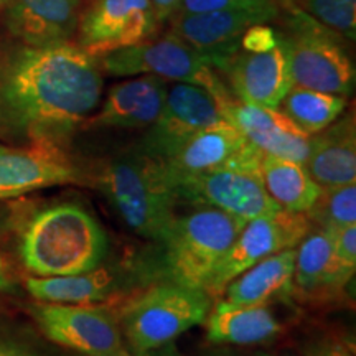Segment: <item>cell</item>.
<instances>
[{"label":"cell","instance_id":"cell-25","mask_svg":"<svg viewBox=\"0 0 356 356\" xmlns=\"http://www.w3.org/2000/svg\"><path fill=\"white\" fill-rule=\"evenodd\" d=\"M259 178L269 198L280 210L307 213L320 195V186L312 180L304 163L264 154Z\"/></svg>","mask_w":356,"mask_h":356},{"label":"cell","instance_id":"cell-12","mask_svg":"<svg viewBox=\"0 0 356 356\" xmlns=\"http://www.w3.org/2000/svg\"><path fill=\"white\" fill-rule=\"evenodd\" d=\"M279 13L277 3L254 10L175 12L167 22L170 33L197 50L213 68L225 71L231 58L241 50V37L249 26L269 24Z\"/></svg>","mask_w":356,"mask_h":356},{"label":"cell","instance_id":"cell-21","mask_svg":"<svg viewBox=\"0 0 356 356\" xmlns=\"http://www.w3.org/2000/svg\"><path fill=\"white\" fill-rule=\"evenodd\" d=\"M333 231H310L296 248L293 297L322 300L343 291L350 279L338 269L332 257Z\"/></svg>","mask_w":356,"mask_h":356},{"label":"cell","instance_id":"cell-37","mask_svg":"<svg viewBox=\"0 0 356 356\" xmlns=\"http://www.w3.org/2000/svg\"><path fill=\"white\" fill-rule=\"evenodd\" d=\"M7 2L8 0H0V12L3 10V8H6V6H7Z\"/></svg>","mask_w":356,"mask_h":356},{"label":"cell","instance_id":"cell-10","mask_svg":"<svg viewBox=\"0 0 356 356\" xmlns=\"http://www.w3.org/2000/svg\"><path fill=\"white\" fill-rule=\"evenodd\" d=\"M30 315L48 340L73 353L132 356L118 320L91 305L37 302Z\"/></svg>","mask_w":356,"mask_h":356},{"label":"cell","instance_id":"cell-24","mask_svg":"<svg viewBox=\"0 0 356 356\" xmlns=\"http://www.w3.org/2000/svg\"><path fill=\"white\" fill-rule=\"evenodd\" d=\"M113 270L96 267L81 274L53 275V277H29L26 291L37 302L68 305H91L104 302L118 287Z\"/></svg>","mask_w":356,"mask_h":356},{"label":"cell","instance_id":"cell-29","mask_svg":"<svg viewBox=\"0 0 356 356\" xmlns=\"http://www.w3.org/2000/svg\"><path fill=\"white\" fill-rule=\"evenodd\" d=\"M333 262L346 277H353L356 270V225L333 231Z\"/></svg>","mask_w":356,"mask_h":356},{"label":"cell","instance_id":"cell-22","mask_svg":"<svg viewBox=\"0 0 356 356\" xmlns=\"http://www.w3.org/2000/svg\"><path fill=\"white\" fill-rule=\"evenodd\" d=\"M249 140L226 119L195 134L165 165L172 177H190L221 168L233 160Z\"/></svg>","mask_w":356,"mask_h":356},{"label":"cell","instance_id":"cell-26","mask_svg":"<svg viewBox=\"0 0 356 356\" xmlns=\"http://www.w3.org/2000/svg\"><path fill=\"white\" fill-rule=\"evenodd\" d=\"M346 106H348V99L345 96L315 91V89L293 84L279 108L297 127L309 136H315L332 126L340 115H343Z\"/></svg>","mask_w":356,"mask_h":356},{"label":"cell","instance_id":"cell-16","mask_svg":"<svg viewBox=\"0 0 356 356\" xmlns=\"http://www.w3.org/2000/svg\"><path fill=\"white\" fill-rule=\"evenodd\" d=\"M221 114L261 152L300 163L309 157L312 136L297 127L279 108L249 104L233 97Z\"/></svg>","mask_w":356,"mask_h":356},{"label":"cell","instance_id":"cell-3","mask_svg":"<svg viewBox=\"0 0 356 356\" xmlns=\"http://www.w3.org/2000/svg\"><path fill=\"white\" fill-rule=\"evenodd\" d=\"M95 185L129 228L149 241L159 243L177 218L178 198L165 162L140 149L106 162Z\"/></svg>","mask_w":356,"mask_h":356},{"label":"cell","instance_id":"cell-8","mask_svg":"<svg viewBox=\"0 0 356 356\" xmlns=\"http://www.w3.org/2000/svg\"><path fill=\"white\" fill-rule=\"evenodd\" d=\"M97 65L111 76L152 74L163 81L195 84L215 97L220 111L234 97L215 73V68L197 50L170 32L159 40H147L106 53L99 56Z\"/></svg>","mask_w":356,"mask_h":356},{"label":"cell","instance_id":"cell-33","mask_svg":"<svg viewBox=\"0 0 356 356\" xmlns=\"http://www.w3.org/2000/svg\"><path fill=\"white\" fill-rule=\"evenodd\" d=\"M0 356H40L32 346L12 338H0Z\"/></svg>","mask_w":356,"mask_h":356},{"label":"cell","instance_id":"cell-35","mask_svg":"<svg viewBox=\"0 0 356 356\" xmlns=\"http://www.w3.org/2000/svg\"><path fill=\"white\" fill-rule=\"evenodd\" d=\"M12 289V277L8 274V267L3 261V257L0 256V293L8 292Z\"/></svg>","mask_w":356,"mask_h":356},{"label":"cell","instance_id":"cell-18","mask_svg":"<svg viewBox=\"0 0 356 356\" xmlns=\"http://www.w3.org/2000/svg\"><path fill=\"white\" fill-rule=\"evenodd\" d=\"M81 0H8L6 25L29 47L68 43L76 35Z\"/></svg>","mask_w":356,"mask_h":356},{"label":"cell","instance_id":"cell-30","mask_svg":"<svg viewBox=\"0 0 356 356\" xmlns=\"http://www.w3.org/2000/svg\"><path fill=\"white\" fill-rule=\"evenodd\" d=\"M277 0H181L177 12L198 13L215 10H254L277 6Z\"/></svg>","mask_w":356,"mask_h":356},{"label":"cell","instance_id":"cell-7","mask_svg":"<svg viewBox=\"0 0 356 356\" xmlns=\"http://www.w3.org/2000/svg\"><path fill=\"white\" fill-rule=\"evenodd\" d=\"M284 6L287 8V33H280L289 47L293 84L345 97L353 95L355 66L340 35L289 0H284Z\"/></svg>","mask_w":356,"mask_h":356},{"label":"cell","instance_id":"cell-6","mask_svg":"<svg viewBox=\"0 0 356 356\" xmlns=\"http://www.w3.org/2000/svg\"><path fill=\"white\" fill-rule=\"evenodd\" d=\"M262 155L259 149L248 144L228 165L190 177L170 175L178 203L215 208L243 221L280 210L259 178Z\"/></svg>","mask_w":356,"mask_h":356},{"label":"cell","instance_id":"cell-20","mask_svg":"<svg viewBox=\"0 0 356 356\" xmlns=\"http://www.w3.org/2000/svg\"><path fill=\"white\" fill-rule=\"evenodd\" d=\"M296 248L284 249L256 262L234 277L222 291V302L229 305H270L293 297Z\"/></svg>","mask_w":356,"mask_h":356},{"label":"cell","instance_id":"cell-11","mask_svg":"<svg viewBox=\"0 0 356 356\" xmlns=\"http://www.w3.org/2000/svg\"><path fill=\"white\" fill-rule=\"evenodd\" d=\"M160 24L150 0H91L79 13L76 44L99 58L147 42Z\"/></svg>","mask_w":356,"mask_h":356},{"label":"cell","instance_id":"cell-1","mask_svg":"<svg viewBox=\"0 0 356 356\" xmlns=\"http://www.w3.org/2000/svg\"><path fill=\"white\" fill-rule=\"evenodd\" d=\"M97 58L78 44H22L0 61V139L58 149L102 97Z\"/></svg>","mask_w":356,"mask_h":356},{"label":"cell","instance_id":"cell-17","mask_svg":"<svg viewBox=\"0 0 356 356\" xmlns=\"http://www.w3.org/2000/svg\"><path fill=\"white\" fill-rule=\"evenodd\" d=\"M167 83L152 74L114 84L83 129H147L155 122L167 97Z\"/></svg>","mask_w":356,"mask_h":356},{"label":"cell","instance_id":"cell-32","mask_svg":"<svg viewBox=\"0 0 356 356\" xmlns=\"http://www.w3.org/2000/svg\"><path fill=\"white\" fill-rule=\"evenodd\" d=\"M302 356H355L348 345L333 337L312 340L302 348Z\"/></svg>","mask_w":356,"mask_h":356},{"label":"cell","instance_id":"cell-38","mask_svg":"<svg viewBox=\"0 0 356 356\" xmlns=\"http://www.w3.org/2000/svg\"><path fill=\"white\" fill-rule=\"evenodd\" d=\"M286 356H296V355H286Z\"/></svg>","mask_w":356,"mask_h":356},{"label":"cell","instance_id":"cell-27","mask_svg":"<svg viewBox=\"0 0 356 356\" xmlns=\"http://www.w3.org/2000/svg\"><path fill=\"white\" fill-rule=\"evenodd\" d=\"M305 215L312 225L322 229L337 231L356 225V184L322 188Z\"/></svg>","mask_w":356,"mask_h":356},{"label":"cell","instance_id":"cell-23","mask_svg":"<svg viewBox=\"0 0 356 356\" xmlns=\"http://www.w3.org/2000/svg\"><path fill=\"white\" fill-rule=\"evenodd\" d=\"M204 325L211 343L259 345L282 333V325L269 305H229L220 300L208 312Z\"/></svg>","mask_w":356,"mask_h":356},{"label":"cell","instance_id":"cell-9","mask_svg":"<svg viewBox=\"0 0 356 356\" xmlns=\"http://www.w3.org/2000/svg\"><path fill=\"white\" fill-rule=\"evenodd\" d=\"M312 226L314 225L305 213L286 210L246 221L208 280L204 292L210 297H221L231 280L256 262L277 254L284 249L297 248V244L310 233Z\"/></svg>","mask_w":356,"mask_h":356},{"label":"cell","instance_id":"cell-15","mask_svg":"<svg viewBox=\"0 0 356 356\" xmlns=\"http://www.w3.org/2000/svg\"><path fill=\"white\" fill-rule=\"evenodd\" d=\"M222 73L228 74L236 99L266 108H279L293 86L289 47L280 32L273 50L264 53L239 50Z\"/></svg>","mask_w":356,"mask_h":356},{"label":"cell","instance_id":"cell-19","mask_svg":"<svg viewBox=\"0 0 356 356\" xmlns=\"http://www.w3.org/2000/svg\"><path fill=\"white\" fill-rule=\"evenodd\" d=\"M305 168L320 188L356 184L355 115L345 114L312 136Z\"/></svg>","mask_w":356,"mask_h":356},{"label":"cell","instance_id":"cell-36","mask_svg":"<svg viewBox=\"0 0 356 356\" xmlns=\"http://www.w3.org/2000/svg\"><path fill=\"white\" fill-rule=\"evenodd\" d=\"M70 356H118V355H84V353H71Z\"/></svg>","mask_w":356,"mask_h":356},{"label":"cell","instance_id":"cell-34","mask_svg":"<svg viewBox=\"0 0 356 356\" xmlns=\"http://www.w3.org/2000/svg\"><path fill=\"white\" fill-rule=\"evenodd\" d=\"M154 6V10L157 13L160 22H165L170 19L180 7L181 0H150Z\"/></svg>","mask_w":356,"mask_h":356},{"label":"cell","instance_id":"cell-13","mask_svg":"<svg viewBox=\"0 0 356 356\" xmlns=\"http://www.w3.org/2000/svg\"><path fill=\"white\" fill-rule=\"evenodd\" d=\"M218 102L207 89L177 83L167 91L159 118L147 127L139 149L150 157L167 162L202 129L221 121Z\"/></svg>","mask_w":356,"mask_h":356},{"label":"cell","instance_id":"cell-31","mask_svg":"<svg viewBox=\"0 0 356 356\" xmlns=\"http://www.w3.org/2000/svg\"><path fill=\"white\" fill-rule=\"evenodd\" d=\"M279 42V32L267 24L249 26L241 37V50L249 53H264L273 50Z\"/></svg>","mask_w":356,"mask_h":356},{"label":"cell","instance_id":"cell-14","mask_svg":"<svg viewBox=\"0 0 356 356\" xmlns=\"http://www.w3.org/2000/svg\"><path fill=\"white\" fill-rule=\"evenodd\" d=\"M79 184H84L83 173L61 150L0 144V200L50 186Z\"/></svg>","mask_w":356,"mask_h":356},{"label":"cell","instance_id":"cell-4","mask_svg":"<svg viewBox=\"0 0 356 356\" xmlns=\"http://www.w3.org/2000/svg\"><path fill=\"white\" fill-rule=\"evenodd\" d=\"M246 221L215 210L198 208L175 218L157 244L155 269L162 282L203 289Z\"/></svg>","mask_w":356,"mask_h":356},{"label":"cell","instance_id":"cell-5","mask_svg":"<svg viewBox=\"0 0 356 356\" xmlns=\"http://www.w3.org/2000/svg\"><path fill=\"white\" fill-rule=\"evenodd\" d=\"M210 310L211 297L203 289L159 282L124 307L121 332L132 356H150L203 325Z\"/></svg>","mask_w":356,"mask_h":356},{"label":"cell","instance_id":"cell-2","mask_svg":"<svg viewBox=\"0 0 356 356\" xmlns=\"http://www.w3.org/2000/svg\"><path fill=\"white\" fill-rule=\"evenodd\" d=\"M109 251L108 234L83 204L44 207L20 233L22 264L33 277L81 274L102 264Z\"/></svg>","mask_w":356,"mask_h":356},{"label":"cell","instance_id":"cell-28","mask_svg":"<svg viewBox=\"0 0 356 356\" xmlns=\"http://www.w3.org/2000/svg\"><path fill=\"white\" fill-rule=\"evenodd\" d=\"M332 32L353 42L356 37V0H289Z\"/></svg>","mask_w":356,"mask_h":356}]
</instances>
